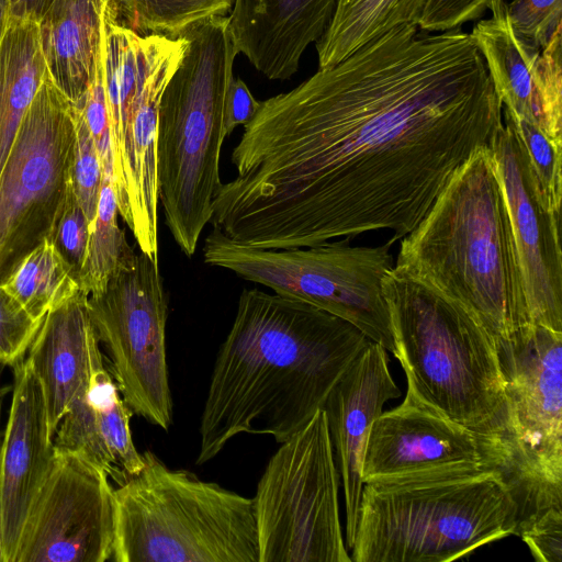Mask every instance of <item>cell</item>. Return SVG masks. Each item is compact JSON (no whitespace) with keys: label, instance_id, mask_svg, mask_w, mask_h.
<instances>
[{"label":"cell","instance_id":"3957f363","mask_svg":"<svg viewBox=\"0 0 562 562\" xmlns=\"http://www.w3.org/2000/svg\"><path fill=\"white\" fill-rule=\"evenodd\" d=\"M394 267L462 304L499 338L532 323L508 209L490 148L451 178L403 237Z\"/></svg>","mask_w":562,"mask_h":562},{"label":"cell","instance_id":"5b68a950","mask_svg":"<svg viewBox=\"0 0 562 562\" xmlns=\"http://www.w3.org/2000/svg\"><path fill=\"white\" fill-rule=\"evenodd\" d=\"M383 292L407 384L430 407L507 451L506 384L494 336L462 304L395 267Z\"/></svg>","mask_w":562,"mask_h":562},{"label":"cell","instance_id":"6da1fadb","mask_svg":"<svg viewBox=\"0 0 562 562\" xmlns=\"http://www.w3.org/2000/svg\"><path fill=\"white\" fill-rule=\"evenodd\" d=\"M503 105L470 33L402 24L260 102L211 224L259 249L387 229L400 241L491 148Z\"/></svg>","mask_w":562,"mask_h":562},{"label":"cell","instance_id":"8fae6325","mask_svg":"<svg viewBox=\"0 0 562 562\" xmlns=\"http://www.w3.org/2000/svg\"><path fill=\"white\" fill-rule=\"evenodd\" d=\"M505 379L509 457L517 503L562 505V331L529 323L495 338Z\"/></svg>","mask_w":562,"mask_h":562},{"label":"cell","instance_id":"5bb4252c","mask_svg":"<svg viewBox=\"0 0 562 562\" xmlns=\"http://www.w3.org/2000/svg\"><path fill=\"white\" fill-rule=\"evenodd\" d=\"M109 474L71 452L55 451L24 525L13 562H105L114 539Z\"/></svg>","mask_w":562,"mask_h":562},{"label":"cell","instance_id":"8992f818","mask_svg":"<svg viewBox=\"0 0 562 562\" xmlns=\"http://www.w3.org/2000/svg\"><path fill=\"white\" fill-rule=\"evenodd\" d=\"M227 22V15L212 16L180 34L186 49L159 104L158 201L166 226L188 257L211 222L223 184V108L237 55Z\"/></svg>","mask_w":562,"mask_h":562},{"label":"cell","instance_id":"83f0119b","mask_svg":"<svg viewBox=\"0 0 562 562\" xmlns=\"http://www.w3.org/2000/svg\"><path fill=\"white\" fill-rule=\"evenodd\" d=\"M233 0H120V21L139 34L177 38L189 26L227 15Z\"/></svg>","mask_w":562,"mask_h":562},{"label":"cell","instance_id":"f546056e","mask_svg":"<svg viewBox=\"0 0 562 562\" xmlns=\"http://www.w3.org/2000/svg\"><path fill=\"white\" fill-rule=\"evenodd\" d=\"M72 114L76 140L70 183L72 192L91 225L98 209L103 170L87 123L74 106Z\"/></svg>","mask_w":562,"mask_h":562},{"label":"cell","instance_id":"7402d4cb","mask_svg":"<svg viewBox=\"0 0 562 562\" xmlns=\"http://www.w3.org/2000/svg\"><path fill=\"white\" fill-rule=\"evenodd\" d=\"M111 0H54L38 22L41 47L54 85L77 101L93 80L103 13Z\"/></svg>","mask_w":562,"mask_h":562},{"label":"cell","instance_id":"ac0fdd59","mask_svg":"<svg viewBox=\"0 0 562 562\" xmlns=\"http://www.w3.org/2000/svg\"><path fill=\"white\" fill-rule=\"evenodd\" d=\"M12 368V400L0 445L2 562H13L24 525L55 458L40 382L25 358Z\"/></svg>","mask_w":562,"mask_h":562},{"label":"cell","instance_id":"1f68e13d","mask_svg":"<svg viewBox=\"0 0 562 562\" xmlns=\"http://www.w3.org/2000/svg\"><path fill=\"white\" fill-rule=\"evenodd\" d=\"M71 104L82 115L87 123L101 161L103 173H111L113 177L111 139L103 77L102 31L100 52L93 80L85 93L77 101L71 102Z\"/></svg>","mask_w":562,"mask_h":562},{"label":"cell","instance_id":"f35d334b","mask_svg":"<svg viewBox=\"0 0 562 562\" xmlns=\"http://www.w3.org/2000/svg\"><path fill=\"white\" fill-rule=\"evenodd\" d=\"M10 0H0V42L10 20Z\"/></svg>","mask_w":562,"mask_h":562},{"label":"cell","instance_id":"60d3db41","mask_svg":"<svg viewBox=\"0 0 562 562\" xmlns=\"http://www.w3.org/2000/svg\"><path fill=\"white\" fill-rule=\"evenodd\" d=\"M0 364H1V362H0Z\"/></svg>","mask_w":562,"mask_h":562},{"label":"cell","instance_id":"d6a6232c","mask_svg":"<svg viewBox=\"0 0 562 562\" xmlns=\"http://www.w3.org/2000/svg\"><path fill=\"white\" fill-rule=\"evenodd\" d=\"M507 13L515 32L540 48L562 30V0H513Z\"/></svg>","mask_w":562,"mask_h":562},{"label":"cell","instance_id":"277c9868","mask_svg":"<svg viewBox=\"0 0 562 562\" xmlns=\"http://www.w3.org/2000/svg\"><path fill=\"white\" fill-rule=\"evenodd\" d=\"M518 507L502 468L465 465L364 483L353 562H449L515 535Z\"/></svg>","mask_w":562,"mask_h":562},{"label":"cell","instance_id":"44dd1931","mask_svg":"<svg viewBox=\"0 0 562 562\" xmlns=\"http://www.w3.org/2000/svg\"><path fill=\"white\" fill-rule=\"evenodd\" d=\"M87 300L79 291L48 311L25 358L40 382L53 438L69 403L89 382L100 350Z\"/></svg>","mask_w":562,"mask_h":562},{"label":"cell","instance_id":"836d02e7","mask_svg":"<svg viewBox=\"0 0 562 562\" xmlns=\"http://www.w3.org/2000/svg\"><path fill=\"white\" fill-rule=\"evenodd\" d=\"M89 234L90 222L71 189L49 241L69 267L77 283L87 252Z\"/></svg>","mask_w":562,"mask_h":562},{"label":"cell","instance_id":"d590c367","mask_svg":"<svg viewBox=\"0 0 562 562\" xmlns=\"http://www.w3.org/2000/svg\"><path fill=\"white\" fill-rule=\"evenodd\" d=\"M539 562H562V508L547 512L518 535Z\"/></svg>","mask_w":562,"mask_h":562},{"label":"cell","instance_id":"52a82bcc","mask_svg":"<svg viewBox=\"0 0 562 562\" xmlns=\"http://www.w3.org/2000/svg\"><path fill=\"white\" fill-rule=\"evenodd\" d=\"M113 490L115 562H258L252 498L154 452Z\"/></svg>","mask_w":562,"mask_h":562},{"label":"cell","instance_id":"7c38bea8","mask_svg":"<svg viewBox=\"0 0 562 562\" xmlns=\"http://www.w3.org/2000/svg\"><path fill=\"white\" fill-rule=\"evenodd\" d=\"M75 140L71 102L47 72L0 172V285L49 240L71 190Z\"/></svg>","mask_w":562,"mask_h":562},{"label":"cell","instance_id":"603a6c76","mask_svg":"<svg viewBox=\"0 0 562 562\" xmlns=\"http://www.w3.org/2000/svg\"><path fill=\"white\" fill-rule=\"evenodd\" d=\"M46 76L38 23L10 16L0 42V172Z\"/></svg>","mask_w":562,"mask_h":562},{"label":"cell","instance_id":"4dcf8cb0","mask_svg":"<svg viewBox=\"0 0 562 562\" xmlns=\"http://www.w3.org/2000/svg\"><path fill=\"white\" fill-rule=\"evenodd\" d=\"M43 321L33 318L24 306L0 285V362L15 366L24 359Z\"/></svg>","mask_w":562,"mask_h":562},{"label":"cell","instance_id":"d4e9b609","mask_svg":"<svg viewBox=\"0 0 562 562\" xmlns=\"http://www.w3.org/2000/svg\"><path fill=\"white\" fill-rule=\"evenodd\" d=\"M119 209L111 173H103L95 217L78 284L87 296L103 292L110 279L136 255L120 227Z\"/></svg>","mask_w":562,"mask_h":562},{"label":"cell","instance_id":"74e56055","mask_svg":"<svg viewBox=\"0 0 562 562\" xmlns=\"http://www.w3.org/2000/svg\"><path fill=\"white\" fill-rule=\"evenodd\" d=\"M54 0H10L11 18L40 22Z\"/></svg>","mask_w":562,"mask_h":562},{"label":"cell","instance_id":"e575fe53","mask_svg":"<svg viewBox=\"0 0 562 562\" xmlns=\"http://www.w3.org/2000/svg\"><path fill=\"white\" fill-rule=\"evenodd\" d=\"M494 0H428L418 27L427 33L445 32L479 20Z\"/></svg>","mask_w":562,"mask_h":562},{"label":"cell","instance_id":"ffe728a7","mask_svg":"<svg viewBox=\"0 0 562 562\" xmlns=\"http://www.w3.org/2000/svg\"><path fill=\"white\" fill-rule=\"evenodd\" d=\"M336 0H233L227 30L237 54L269 79H289L326 30Z\"/></svg>","mask_w":562,"mask_h":562},{"label":"cell","instance_id":"2e32d148","mask_svg":"<svg viewBox=\"0 0 562 562\" xmlns=\"http://www.w3.org/2000/svg\"><path fill=\"white\" fill-rule=\"evenodd\" d=\"M503 449L443 416L407 384L404 401L371 425L361 468L364 483L475 464L502 467Z\"/></svg>","mask_w":562,"mask_h":562},{"label":"cell","instance_id":"e0dca14e","mask_svg":"<svg viewBox=\"0 0 562 562\" xmlns=\"http://www.w3.org/2000/svg\"><path fill=\"white\" fill-rule=\"evenodd\" d=\"M488 10L470 35L503 109L562 143V30L540 48L515 32L507 2L494 0Z\"/></svg>","mask_w":562,"mask_h":562},{"label":"cell","instance_id":"484cf974","mask_svg":"<svg viewBox=\"0 0 562 562\" xmlns=\"http://www.w3.org/2000/svg\"><path fill=\"white\" fill-rule=\"evenodd\" d=\"M3 286L37 321L80 291L69 267L49 240L29 254Z\"/></svg>","mask_w":562,"mask_h":562},{"label":"cell","instance_id":"9a60e30c","mask_svg":"<svg viewBox=\"0 0 562 562\" xmlns=\"http://www.w3.org/2000/svg\"><path fill=\"white\" fill-rule=\"evenodd\" d=\"M491 155L510 218L531 322L562 331L560 214L549 211L507 113Z\"/></svg>","mask_w":562,"mask_h":562},{"label":"cell","instance_id":"4316f807","mask_svg":"<svg viewBox=\"0 0 562 562\" xmlns=\"http://www.w3.org/2000/svg\"><path fill=\"white\" fill-rule=\"evenodd\" d=\"M90 397L101 437L120 473L121 483L126 476L136 474L142 469L144 459L132 439V412L125 404L112 373L104 364L101 349L93 359Z\"/></svg>","mask_w":562,"mask_h":562},{"label":"cell","instance_id":"f1b7e54d","mask_svg":"<svg viewBox=\"0 0 562 562\" xmlns=\"http://www.w3.org/2000/svg\"><path fill=\"white\" fill-rule=\"evenodd\" d=\"M503 111L510 117L526 149L546 207L553 213L560 214L562 199V143L551 139L533 123L515 116L505 109Z\"/></svg>","mask_w":562,"mask_h":562},{"label":"cell","instance_id":"8d00e7d4","mask_svg":"<svg viewBox=\"0 0 562 562\" xmlns=\"http://www.w3.org/2000/svg\"><path fill=\"white\" fill-rule=\"evenodd\" d=\"M260 106L246 83L234 76L231 77L224 98L223 121L226 137L238 125H246L256 115Z\"/></svg>","mask_w":562,"mask_h":562},{"label":"cell","instance_id":"d6986e66","mask_svg":"<svg viewBox=\"0 0 562 562\" xmlns=\"http://www.w3.org/2000/svg\"><path fill=\"white\" fill-rule=\"evenodd\" d=\"M400 395L401 390L390 372L387 350L371 342L334 385L323 405L344 492L348 550L355 537L363 487L361 468L367 437L384 404Z\"/></svg>","mask_w":562,"mask_h":562},{"label":"cell","instance_id":"4fadbf2b","mask_svg":"<svg viewBox=\"0 0 562 562\" xmlns=\"http://www.w3.org/2000/svg\"><path fill=\"white\" fill-rule=\"evenodd\" d=\"M97 338L132 413L168 430L172 398L166 352L168 300L158 260L139 251L87 300Z\"/></svg>","mask_w":562,"mask_h":562},{"label":"cell","instance_id":"9c48e42d","mask_svg":"<svg viewBox=\"0 0 562 562\" xmlns=\"http://www.w3.org/2000/svg\"><path fill=\"white\" fill-rule=\"evenodd\" d=\"M350 238L292 249H259L232 240L217 228L206 236L204 261L262 284L360 329L372 342L395 353L383 280L394 268L389 243L353 246Z\"/></svg>","mask_w":562,"mask_h":562},{"label":"cell","instance_id":"30bf717a","mask_svg":"<svg viewBox=\"0 0 562 562\" xmlns=\"http://www.w3.org/2000/svg\"><path fill=\"white\" fill-rule=\"evenodd\" d=\"M280 445L252 497L258 562H351L324 409Z\"/></svg>","mask_w":562,"mask_h":562},{"label":"cell","instance_id":"cb8c5ba5","mask_svg":"<svg viewBox=\"0 0 562 562\" xmlns=\"http://www.w3.org/2000/svg\"><path fill=\"white\" fill-rule=\"evenodd\" d=\"M427 1L336 0L331 19L316 42L318 69L338 64L395 26H418Z\"/></svg>","mask_w":562,"mask_h":562},{"label":"cell","instance_id":"7a4b0ae2","mask_svg":"<svg viewBox=\"0 0 562 562\" xmlns=\"http://www.w3.org/2000/svg\"><path fill=\"white\" fill-rule=\"evenodd\" d=\"M371 342L349 322L311 304L243 290L211 375L196 463L214 459L239 435L288 440L323 408Z\"/></svg>","mask_w":562,"mask_h":562},{"label":"cell","instance_id":"ab89813d","mask_svg":"<svg viewBox=\"0 0 562 562\" xmlns=\"http://www.w3.org/2000/svg\"><path fill=\"white\" fill-rule=\"evenodd\" d=\"M2 396H3V392H2V390L0 389V416H1ZM0 562H2L1 547H0Z\"/></svg>","mask_w":562,"mask_h":562},{"label":"cell","instance_id":"ba28073f","mask_svg":"<svg viewBox=\"0 0 562 562\" xmlns=\"http://www.w3.org/2000/svg\"><path fill=\"white\" fill-rule=\"evenodd\" d=\"M186 49L183 36L139 34L120 21V0L102 20V59L120 216L139 251L158 258L157 133L162 92Z\"/></svg>","mask_w":562,"mask_h":562}]
</instances>
